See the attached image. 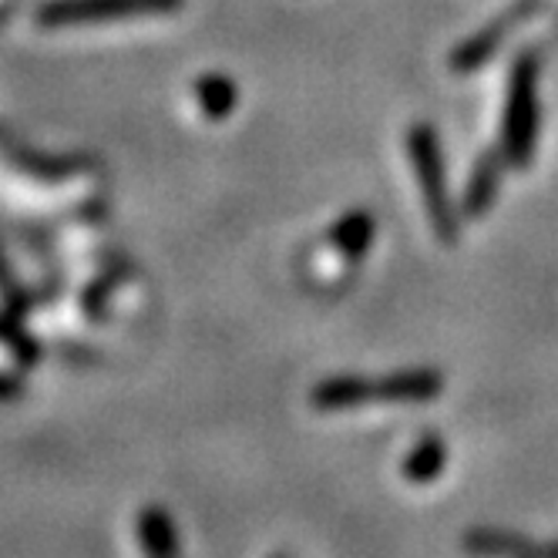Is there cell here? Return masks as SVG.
<instances>
[{
    "instance_id": "7a4b0ae2",
    "label": "cell",
    "mask_w": 558,
    "mask_h": 558,
    "mask_svg": "<svg viewBox=\"0 0 558 558\" xmlns=\"http://www.w3.org/2000/svg\"><path fill=\"white\" fill-rule=\"evenodd\" d=\"M441 393V374L434 371H404L384 380H361V377H333L313 390V404L324 411H343L371 401H434Z\"/></svg>"
},
{
    "instance_id": "8992f818",
    "label": "cell",
    "mask_w": 558,
    "mask_h": 558,
    "mask_svg": "<svg viewBox=\"0 0 558 558\" xmlns=\"http://www.w3.org/2000/svg\"><path fill=\"white\" fill-rule=\"evenodd\" d=\"M505 162L508 158L498 151H485L482 158L474 162L471 169V179L464 185V198H461V213L471 216V219H482L501 192V172H505Z\"/></svg>"
},
{
    "instance_id": "30bf717a",
    "label": "cell",
    "mask_w": 558,
    "mask_h": 558,
    "mask_svg": "<svg viewBox=\"0 0 558 558\" xmlns=\"http://www.w3.org/2000/svg\"><path fill=\"white\" fill-rule=\"evenodd\" d=\"M445 458H448V451L441 448V441H437V437H427V441L408 458V477L411 482H430Z\"/></svg>"
},
{
    "instance_id": "5b68a950",
    "label": "cell",
    "mask_w": 558,
    "mask_h": 558,
    "mask_svg": "<svg viewBox=\"0 0 558 558\" xmlns=\"http://www.w3.org/2000/svg\"><path fill=\"white\" fill-rule=\"evenodd\" d=\"M542 8V0H522V4H514L508 14H501L498 21H492L488 27H482L474 37H468V41L461 45V48H454V54H451V68L458 71V74H468V71H477L482 68L498 48H501V41L508 37V31H514L518 24H522L532 11H538Z\"/></svg>"
},
{
    "instance_id": "8fae6325",
    "label": "cell",
    "mask_w": 558,
    "mask_h": 558,
    "mask_svg": "<svg viewBox=\"0 0 558 558\" xmlns=\"http://www.w3.org/2000/svg\"><path fill=\"white\" fill-rule=\"evenodd\" d=\"M0 290H4V293H14V290H17V279H14V272H11V266H8L4 250H0Z\"/></svg>"
},
{
    "instance_id": "277c9868",
    "label": "cell",
    "mask_w": 558,
    "mask_h": 558,
    "mask_svg": "<svg viewBox=\"0 0 558 558\" xmlns=\"http://www.w3.org/2000/svg\"><path fill=\"white\" fill-rule=\"evenodd\" d=\"M408 155L417 172L421 192H424V209L427 219L441 243H454L458 239V213L448 198V175H445V155L437 132L430 125H414L408 132Z\"/></svg>"
},
{
    "instance_id": "52a82bcc",
    "label": "cell",
    "mask_w": 558,
    "mask_h": 558,
    "mask_svg": "<svg viewBox=\"0 0 558 558\" xmlns=\"http://www.w3.org/2000/svg\"><path fill=\"white\" fill-rule=\"evenodd\" d=\"M0 155L8 158V162L34 179H45V182H61V179H71L77 162L71 158H58V155H41L34 151L31 145H24L21 138H14L11 132L0 129Z\"/></svg>"
},
{
    "instance_id": "6da1fadb",
    "label": "cell",
    "mask_w": 558,
    "mask_h": 558,
    "mask_svg": "<svg viewBox=\"0 0 558 558\" xmlns=\"http://www.w3.org/2000/svg\"><path fill=\"white\" fill-rule=\"evenodd\" d=\"M538 142V54L525 51L518 54L511 77H508V98L501 118V155L508 166L525 169L535 155Z\"/></svg>"
},
{
    "instance_id": "9c48e42d",
    "label": "cell",
    "mask_w": 558,
    "mask_h": 558,
    "mask_svg": "<svg viewBox=\"0 0 558 558\" xmlns=\"http://www.w3.org/2000/svg\"><path fill=\"white\" fill-rule=\"evenodd\" d=\"M195 101L209 118H226L229 111H235L239 88L226 74H206V77H198V82H195Z\"/></svg>"
},
{
    "instance_id": "ba28073f",
    "label": "cell",
    "mask_w": 558,
    "mask_h": 558,
    "mask_svg": "<svg viewBox=\"0 0 558 558\" xmlns=\"http://www.w3.org/2000/svg\"><path fill=\"white\" fill-rule=\"evenodd\" d=\"M374 235H377V222L367 209H353L347 213L340 222H333L330 229V246L343 256V259H364L371 243H374Z\"/></svg>"
},
{
    "instance_id": "3957f363",
    "label": "cell",
    "mask_w": 558,
    "mask_h": 558,
    "mask_svg": "<svg viewBox=\"0 0 558 558\" xmlns=\"http://www.w3.org/2000/svg\"><path fill=\"white\" fill-rule=\"evenodd\" d=\"M185 0H45L34 21L61 31V27H98V24H122L175 14Z\"/></svg>"
}]
</instances>
